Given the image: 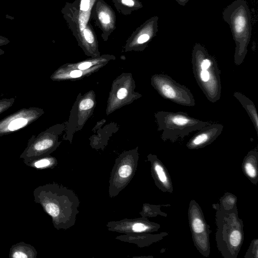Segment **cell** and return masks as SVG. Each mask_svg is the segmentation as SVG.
Wrapping results in <instances>:
<instances>
[{"label":"cell","instance_id":"obj_25","mask_svg":"<svg viewBox=\"0 0 258 258\" xmlns=\"http://www.w3.org/2000/svg\"><path fill=\"white\" fill-rule=\"evenodd\" d=\"M189 0H176V1L181 6H184Z\"/></svg>","mask_w":258,"mask_h":258},{"label":"cell","instance_id":"obj_4","mask_svg":"<svg viewBox=\"0 0 258 258\" xmlns=\"http://www.w3.org/2000/svg\"><path fill=\"white\" fill-rule=\"evenodd\" d=\"M62 189L57 184H46L37 187L33 192L35 203L39 204L51 217L53 225L57 228L60 226L64 214Z\"/></svg>","mask_w":258,"mask_h":258},{"label":"cell","instance_id":"obj_10","mask_svg":"<svg viewBox=\"0 0 258 258\" xmlns=\"http://www.w3.org/2000/svg\"><path fill=\"white\" fill-rule=\"evenodd\" d=\"M37 252L35 247L23 241L18 242L11 247L10 258H36Z\"/></svg>","mask_w":258,"mask_h":258},{"label":"cell","instance_id":"obj_8","mask_svg":"<svg viewBox=\"0 0 258 258\" xmlns=\"http://www.w3.org/2000/svg\"><path fill=\"white\" fill-rule=\"evenodd\" d=\"M152 165L153 173L157 185L163 191L172 193V184L165 167L158 159L153 161Z\"/></svg>","mask_w":258,"mask_h":258},{"label":"cell","instance_id":"obj_5","mask_svg":"<svg viewBox=\"0 0 258 258\" xmlns=\"http://www.w3.org/2000/svg\"><path fill=\"white\" fill-rule=\"evenodd\" d=\"M155 83L157 90L164 98L184 106H194L195 105L190 90L170 77L165 75H158L155 78Z\"/></svg>","mask_w":258,"mask_h":258},{"label":"cell","instance_id":"obj_15","mask_svg":"<svg viewBox=\"0 0 258 258\" xmlns=\"http://www.w3.org/2000/svg\"><path fill=\"white\" fill-rule=\"evenodd\" d=\"M257 239L253 240L246 252L245 257H255L257 258Z\"/></svg>","mask_w":258,"mask_h":258},{"label":"cell","instance_id":"obj_23","mask_svg":"<svg viewBox=\"0 0 258 258\" xmlns=\"http://www.w3.org/2000/svg\"><path fill=\"white\" fill-rule=\"evenodd\" d=\"M92 65L91 62H85L83 63L80 64L78 67V68L80 70H84L89 68Z\"/></svg>","mask_w":258,"mask_h":258},{"label":"cell","instance_id":"obj_9","mask_svg":"<svg viewBox=\"0 0 258 258\" xmlns=\"http://www.w3.org/2000/svg\"><path fill=\"white\" fill-rule=\"evenodd\" d=\"M256 151L248 152L244 159L242 168L246 177L253 183L256 184L257 179V158Z\"/></svg>","mask_w":258,"mask_h":258},{"label":"cell","instance_id":"obj_2","mask_svg":"<svg viewBox=\"0 0 258 258\" xmlns=\"http://www.w3.org/2000/svg\"><path fill=\"white\" fill-rule=\"evenodd\" d=\"M223 18L232 31L236 44L234 61L237 65L243 60L251 35L250 13L246 2L236 0L228 6L222 13Z\"/></svg>","mask_w":258,"mask_h":258},{"label":"cell","instance_id":"obj_12","mask_svg":"<svg viewBox=\"0 0 258 258\" xmlns=\"http://www.w3.org/2000/svg\"><path fill=\"white\" fill-rule=\"evenodd\" d=\"M24 162L27 166L37 170L52 168L55 164L53 159L40 155L24 158Z\"/></svg>","mask_w":258,"mask_h":258},{"label":"cell","instance_id":"obj_6","mask_svg":"<svg viewBox=\"0 0 258 258\" xmlns=\"http://www.w3.org/2000/svg\"><path fill=\"white\" fill-rule=\"evenodd\" d=\"M188 213L193 241L209 240L210 226L204 219L200 206L195 200L190 201Z\"/></svg>","mask_w":258,"mask_h":258},{"label":"cell","instance_id":"obj_21","mask_svg":"<svg viewBox=\"0 0 258 258\" xmlns=\"http://www.w3.org/2000/svg\"><path fill=\"white\" fill-rule=\"evenodd\" d=\"M89 6V0H82L81 2L80 9L82 11H87Z\"/></svg>","mask_w":258,"mask_h":258},{"label":"cell","instance_id":"obj_11","mask_svg":"<svg viewBox=\"0 0 258 258\" xmlns=\"http://www.w3.org/2000/svg\"><path fill=\"white\" fill-rule=\"evenodd\" d=\"M233 96L240 102L245 109L253 123L256 133L258 132V117L253 102L249 98L239 92H235Z\"/></svg>","mask_w":258,"mask_h":258},{"label":"cell","instance_id":"obj_19","mask_svg":"<svg viewBox=\"0 0 258 258\" xmlns=\"http://www.w3.org/2000/svg\"><path fill=\"white\" fill-rule=\"evenodd\" d=\"M84 37L86 41L90 43H93L94 41V36L92 32L87 28H86L83 31Z\"/></svg>","mask_w":258,"mask_h":258},{"label":"cell","instance_id":"obj_22","mask_svg":"<svg viewBox=\"0 0 258 258\" xmlns=\"http://www.w3.org/2000/svg\"><path fill=\"white\" fill-rule=\"evenodd\" d=\"M82 72L80 70H74L71 72L70 75L72 78H78L82 76Z\"/></svg>","mask_w":258,"mask_h":258},{"label":"cell","instance_id":"obj_24","mask_svg":"<svg viewBox=\"0 0 258 258\" xmlns=\"http://www.w3.org/2000/svg\"><path fill=\"white\" fill-rule=\"evenodd\" d=\"M121 2L124 5L130 7L134 6L135 4L133 0H121Z\"/></svg>","mask_w":258,"mask_h":258},{"label":"cell","instance_id":"obj_3","mask_svg":"<svg viewBox=\"0 0 258 258\" xmlns=\"http://www.w3.org/2000/svg\"><path fill=\"white\" fill-rule=\"evenodd\" d=\"M160 130L162 131V139L174 142L179 138L183 139L190 133L200 131L210 124L192 118L184 112L161 111L158 114Z\"/></svg>","mask_w":258,"mask_h":258},{"label":"cell","instance_id":"obj_26","mask_svg":"<svg viewBox=\"0 0 258 258\" xmlns=\"http://www.w3.org/2000/svg\"><path fill=\"white\" fill-rule=\"evenodd\" d=\"M9 42V40L3 36H0V43H4Z\"/></svg>","mask_w":258,"mask_h":258},{"label":"cell","instance_id":"obj_17","mask_svg":"<svg viewBox=\"0 0 258 258\" xmlns=\"http://www.w3.org/2000/svg\"><path fill=\"white\" fill-rule=\"evenodd\" d=\"M94 102L91 99H85L81 102L79 107L81 110H87L92 108Z\"/></svg>","mask_w":258,"mask_h":258},{"label":"cell","instance_id":"obj_1","mask_svg":"<svg viewBox=\"0 0 258 258\" xmlns=\"http://www.w3.org/2000/svg\"><path fill=\"white\" fill-rule=\"evenodd\" d=\"M217 208L216 215L217 247L226 258H236L243 241L242 221L238 216L236 206L230 210Z\"/></svg>","mask_w":258,"mask_h":258},{"label":"cell","instance_id":"obj_16","mask_svg":"<svg viewBox=\"0 0 258 258\" xmlns=\"http://www.w3.org/2000/svg\"><path fill=\"white\" fill-rule=\"evenodd\" d=\"M132 172V167L128 164L121 165L118 169V174L121 178H127L129 177Z\"/></svg>","mask_w":258,"mask_h":258},{"label":"cell","instance_id":"obj_13","mask_svg":"<svg viewBox=\"0 0 258 258\" xmlns=\"http://www.w3.org/2000/svg\"><path fill=\"white\" fill-rule=\"evenodd\" d=\"M236 197L231 193H225L220 199V205L219 206L225 210L233 209L236 205Z\"/></svg>","mask_w":258,"mask_h":258},{"label":"cell","instance_id":"obj_14","mask_svg":"<svg viewBox=\"0 0 258 258\" xmlns=\"http://www.w3.org/2000/svg\"><path fill=\"white\" fill-rule=\"evenodd\" d=\"M27 123L26 119L19 118L11 121L8 126V128L10 131L17 130L25 126Z\"/></svg>","mask_w":258,"mask_h":258},{"label":"cell","instance_id":"obj_7","mask_svg":"<svg viewBox=\"0 0 258 258\" xmlns=\"http://www.w3.org/2000/svg\"><path fill=\"white\" fill-rule=\"evenodd\" d=\"M223 126L221 124H209L201 130L187 143L189 149L203 148L212 143L222 133Z\"/></svg>","mask_w":258,"mask_h":258},{"label":"cell","instance_id":"obj_20","mask_svg":"<svg viewBox=\"0 0 258 258\" xmlns=\"http://www.w3.org/2000/svg\"><path fill=\"white\" fill-rule=\"evenodd\" d=\"M127 94V91L125 88H120L117 93V96L120 99L124 98Z\"/></svg>","mask_w":258,"mask_h":258},{"label":"cell","instance_id":"obj_18","mask_svg":"<svg viewBox=\"0 0 258 258\" xmlns=\"http://www.w3.org/2000/svg\"><path fill=\"white\" fill-rule=\"evenodd\" d=\"M99 18L104 24H108L110 22V17L108 13L102 11L99 13Z\"/></svg>","mask_w":258,"mask_h":258}]
</instances>
